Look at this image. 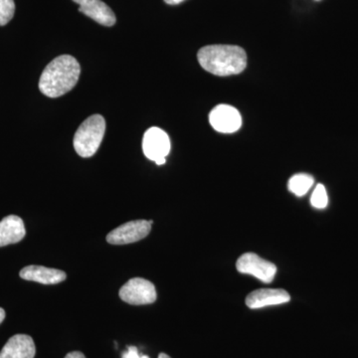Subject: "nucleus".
<instances>
[{
    "label": "nucleus",
    "instance_id": "f3484780",
    "mask_svg": "<svg viewBox=\"0 0 358 358\" xmlns=\"http://www.w3.org/2000/svg\"><path fill=\"white\" fill-rule=\"evenodd\" d=\"M122 358H150L148 355H141L136 346H129L128 350L122 353Z\"/></svg>",
    "mask_w": 358,
    "mask_h": 358
},
{
    "label": "nucleus",
    "instance_id": "4468645a",
    "mask_svg": "<svg viewBox=\"0 0 358 358\" xmlns=\"http://www.w3.org/2000/svg\"><path fill=\"white\" fill-rule=\"evenodd\" d=\"M313 182H315V179L310 174H294L289 178V190L296 196L301 197L307 194L308 190L313 187Z\"/></svg>",
    "mask_w": 358,
    "mask_h": 358
},
{
    "label": "nucleus",
    "instance_id": "aec40b11",
    "mask_svg": "<svg viewBox=\"0 0 358 358\" xmlns=\"http://www.w3.org/2000/svg\"><path fill=\"white\" fill-rule=\"evenodd\" d=\"M6 319V310L0 308V324Z\"/></svg>",
    "mask_w": 358,
    "mask_h": 358
},
{
    "label": "nucleus",
    "instance_id": "f257e3e1",
    "mask_svg": "<svg viewBox=\"0 0 358 358\" xmlns=\"http://www.w3.org/2000/svg\"><path fill=\"white\" fill-rule=\"evenodd\" d=\"M81 67L71 55H61L51 61L39 80V90L49 98H59L74 88L79 81Z\"/></svg>",
    "mask_w": 358,
    "mask_h": 358
},
{
    "label": "nucleus",
    "instance_id": "0eeeda50",
    "mask_svg": "<svg viewBox=\"0 0 358 358\" xmlns=\"http://www.w3.org/2000/svg\"><path fill=\"white\" fill-rule=\"evenodd\" d=\"M152 224V221L147 220H134L122 224L108 234V243L126 245L141 241L150 234Z\"/></svg>",
    "mask_w": 358,
    "mask_h": 358
},
{
    "label": "nucleus",
    "instance_id": "423d86ee",
    "mask_svg": "<svg viewBox=\"0 0 358 358\" xmlns=\"http://www.w3.org/2000/svg\"><path fill=\"white\" fill-rule=\"evenodd\" d=\"M236 268L241 274L254 275L265 284L274 281L277 274V267L274 264L261 258L255 253L243 254L238 259Z\"/></svg>",
    "mask_w": 358,
    "mask_h": 358
},
{
    "label": "nucleus",
    "instance_id": "6e6552de",
    "mask_svg": "<svg viewBox=\"0 0 358 358\" xmlns=\"http://www.w3.org/2000/svg\"><path fill=\"white\" fill-rule=\"evenodd\" d=\"M212 128L218 133H236L242 126V117L239 110L229 105H218L209 115Z\"/></svg>",
    "mask_w": 358,
    "mask_h": 358
},
{
    "label": "nucleus",
    "instance_id": "f03ea898",
    "mask_svg": "<svg viewBox=\"0 0 358 358\" xmlns=\"http://www.w3.org/2000/svg\"><path fill=\"white\" fill-rule=\"evenodd\" d=\"M199 64L215 76L226 77L240 74L247 67V54L235 45H209L197 54Z\"/></svg>",
    "mask_w": 358,
    "mask_h": 358
},
{
    "label": "nucleus",
    "instance_id": "1a4fd4ad",
    "mask_svg": "<svg viewBox=\"0 0 358 358\" xmlns=\"http://www.w3.org/2000/svg\"><path fill=\"white\" fill-rule=\"evenodd\" d=\"M291 296L282 289H261L252 292L246 298V306L250 308H262L270 306L288 303Z\"/></svg>",
    "mask_w": 358,
    "mask_h": 358
},
{
    "label": "nucleus",
    "instance_id": "dca6fc26",
    "mask_svg": "<svg viewBox=\"0 0 358 358\" xmlns=\"http://www.w3.org/2000/svg\"><path fill=\"white\" fill-rule=\"evenodd\" d=\"M15 13L14 0H0V26L6 25Z\"/></svg>",
    "mask_w": 358,
    "mask_h": 358
},
{
    "label": "nucleus",
    "instance_id": "9d476101",
    "mask_svg": "<svg viewBox=\"0 0 358 358\" xmlns=\"http://www.w3.org/2000/svg\"><path fill=\"white\" fill-rule=\"evenodd\" d=\"M79 6L80 13L95 20L99 24L108 26L115 25V15L114 11L110 8L102 0H73Z\"/></svg>",
    "mask_w": 358,
    "mask_h": 358
},
{
    "label": "nucleus",
    "instance_id": "f8f14e48",
    "mask_svg": "<svg viewBox=\"0 0 358 358\" xmlns=\"http://www.w3.org/2000/svg\"><path fill=\"white\" fill-rule=\"evenodd\" d=\"M20 277L26 281L40 282L43 285H57L64 282L67 275L57 268L43 266H28L20 271Z\"/></svg>",
    "mask_w": 358,
    "mask_h": 358
},
{
    "label": "nucleus",
    "instance_id": "39448f33",
    "mask_svg": "<svg viewBox=\"0 0 358 358\" xmlns=\"http://www.w3.org/2000/svg\"><path fill=\"white\" fill-rule=\"evenodd\" d=\"M143 150L145 157L157 166L166 164V157L171 152L169 134L157 127L148 129L143 138Z\"/></svg>",
    "mask_w": 358,
    "mask_h": 358
},
{
    "label": "nucleus",
    "instance_id": "7ed1b4c3",
    "mask_svg": "<svg viewBox=\"0 0 358 358\" xmlns=\"http://www.w3.org/2000/svg\"><path fill=\"white\" fill-rule=\"evenodd\" d=\"M106 131L105 119L100 115L89 117L77 129L74 136V148L84 159L93 157L98 152Z\"/></svg>",
    "mask_w": 358,
    "mask_h": 358
},
{
    "label": "nucleus",
    "instance_id": "ddd939ff",
    "mask_svg": "<svg viewBox=\"0 0 358 358\" xmlns=\"http://www.w3.org/2000/svg\"><path fill=\"white\" fill-rule=\"evenodd\" d=\"M25 234L24 223L18 216L9 215L0 221V247L18 243Z\"/></svg>",
    "mask_w": 358,
    "mask_h": 358
},
{
    "label": "nucleus",
    "instance_id": "9b49d317",
    "mask_svg": "<svg viewBox=\"0 0 358 358\" xmlns=\"http://www.w3.org/2000/svg\"><path fill=\"white\" fill-rule=\"evenodd\" d=\"M36 353L31 336L16 334L9 338L0 352V358H34Z\"/></svg>",
    "mask_w": 358,
    "mask_h": 358
},
{
    "label": "nucleus",
    "instance_id": "2eb2a0df",
    "mask_svg": "<svg viewBox=\"0 0 358 358\" xmlns=\"http://www.w3.org/2000/svg\"><path fill=\"white\" fill-rule=\"evenodd\" d=\"M310 204L317 209L326 208L327 204H329V197H327V189L324 185H317L315 186L312 197H310Z\"/></svg>",
    "mask_w": 358,
    "mask_h": 358
},
{
    "label": "nucleus",
    "instance_id": "4be33fe9",
    "mask_svg": "<svg viewBox=\"0 0 358 358\" xmlns=\"http://www.w3.org/2000/svg\"><path fill=\"white\" fill-rule=\"evenodd\" d=\"M315 1H320V0H315Z\"/></svg>",
    "mask_w": 358,
    "mask_h": 358
},
{
    "label": "nucleus",
    "instance_id": "6ab92c4d",
    "mask_svg": "<svg viewBox=\"0 0 358 358\" xmlns=\"http://www.w3.org/2000/svg\"><path fill=\"white\" fill-rule=\"evenodd\" d=\"M183 1H185V0H164V2L169 4V6H176V4L181 3Z\"/></svg>",
    "mask_w": 358,
    "mask_h": 358
},
{
    "label": "nucleus",
    "instance_id": "a211bd4d",
    "mask_svg": "<svg viewBox=\"0 0 358 358\" xmlns=\"http://www.w3.org/2000/svg\"><path fill=\"white\" fill-rule=\"evenodd\" d=\"M65 358H86L83 353L80 352H72L68 353L67 355H66Z\"/></svg>",
    "mask_w": 358,
    "mask_h": 358
},
{
    "label": "nucleus",
    "instance_id": "412c9836",
    "mask_svg": "<svg viewBox=\"0 0 358 358\" xmlns=\"http://www.w3.org/2000/svg\"><path fill=\"white\" fill-rule=\"evenodd\" d=\"M159 358H171V357H169V355H167L166 353H160V355H159Z\"/></svg>",
    "mask_w": 358,
    "mask_h": 358
},
{
    "label": "nucleus",
    "instance_id": "20e7f679",
    "mask_svg": "<svg viewBox=\"0 0 358 358\" xmlns=\"http://www.w3.org/2000/svg\"><path fill=\"white\" fill-rule=\"evenodd\" d=\"M120 298L134 306L150 305L157 301L155 285L143 278H133L120 289Z\"/></svg>",
    "mask_w": 358,
    "mask_h": 358
}]
</instances>
